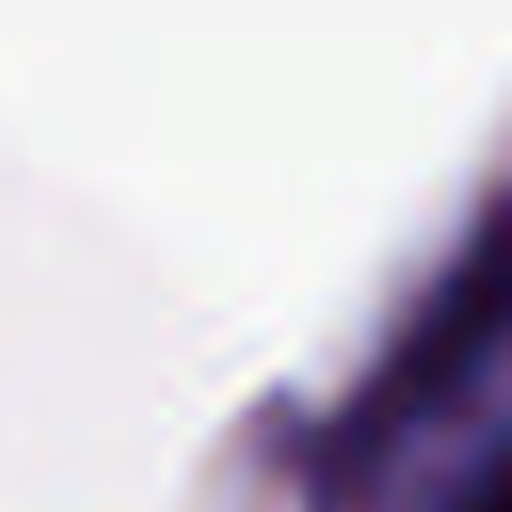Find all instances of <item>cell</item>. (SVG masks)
<instances>
[{
  "label": "cell",
  "mask_w": 512,
  "mask_h": 512,
  "mask_svg": "<svg viewBox=\"0 0 512 512\" xmlns=\"http://www.w3.org/2000/svg\"><path fill=\"white\" fill-rule=\"evenodd\" d=\"M312 512H504V256L480 224L472 264L432 296L336 424Z\"/></svg>",
  "instance_id": "6da1fadb"
}]
</instances>
